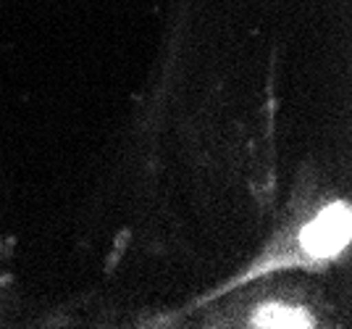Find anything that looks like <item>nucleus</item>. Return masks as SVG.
<instances>
[{
    "mask_svg": "<svg viewBox=\"0 0 352 329\" xmlns=\"http://www.w3.org/2000/svg\"><path fill=\"white\" fill-rule=\"evenodd\" d=\"M258 327H308L310 319L297 308H281V306H268L263 308L258 319Z\"/></svg>",
    "mask_w": 352,
    "mask_h": 329,
    "instance_id": "f03ea898",
    "label": "nucleus"
},
{
    "mask_svg": "<svg viewBox=\"0 0 352 329\" xmlns=\"http://www.w3.org/2000/svg\"><path fill=\"white\" fill-rule=\"evenodd\" d=\"M350 209L344 203H334L302 229V248L316 258L337 255L350 240Z\"/></svg>",
    "mask_w": 352,
    "mask_h": 329,
    "instance_id": "f257e3e1",
    "label": "nucleus"
}]
</instances>
